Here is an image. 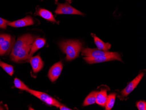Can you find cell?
Here are the masks:
<instances>
[{"mask_svg":"<svg viewBox=\"0 0 146 110\" xmlns=\"http://www.w3.org/2000/svg\"><path fill=\"white\" fill-rule=\"evenodd\" d=\"M137 106L139 110H146V102L145 101H140L137 103Z\"/></svg>","mask_w":146,"mask_h":110,"instance_id":"ffe728a7","label":"cell"},{"mask_svg":"<svg viewBox=\"0 0 146 110\" xmlns=\"http://www.w3.org/2000/svg\"><path fill=\"white\" fill-rule=\"evenodd\" d=\"M116 94L115 93H111L107 96V100L106 101V110H110L114 105L115 102Z\"/></svg>","mask_w":146,"mask_h":110,"instance_id":"e0dca14e","label":"cell"},{"mask_svg":"<svg viewBox=\"0 0 146 110\" xmlns=\"http://www.w3.org/2000/svg\"><path fill=\"white\" fill-rule=\"evenodd\" d=\"M35 40V37L31 34L23 35L18 38L12 48L10 57L15 62L28 59L32 44Z\"/></svg>","mask_w":146,"mask_h":110,"instance_id":"6da1fadb","label":"cell"},{"mask_svg":"<svg viewBox=\"0 0 146 110\" xmlns=\"http://www.w3.org/2000/svg\"><path fill=\"white\" fill-rule=\"evenodd\" d=\"M97 93L98 92L97 91H93L91 93L85 98L83 106H86L96 103Z\"/></svg>","mask_w":146,"mask_h":110,"instance_id":"2e32d148","label":"cell"},{"mask_svg":"<svg viewBox=\"0 0 146 110\" xmlns=\"http://www.w3.org/2000/svg\"><path fill=\"white\" fill-rule=\"evenodd\" d=\"M83 59L86 62L90 64L101 63V62L111 61L115 60L122 61L120 55L115 52H113L111 55H107L104 56L95 57H84Z\"/></svg>","mask_w":146,"mask_h":110,"instance_id":"3957f363","label":"cell"},{"mask_svg":"<svg viewBox=\"0 0 146 110\" xmlns=\"http://www.w3.org/2000/svg\"><path fill=\"white\" fill-rule=\"evenodd\" d=\"M0 67H1L7 73L12 76L14 73V68L12 65L6 64L0 61Z\"/></svg>","mask_w":146,"mask_h":110,"instance_id":"ac0fdd59","label":"cell"},{"mask_svg":"<svg viewBox=\"0 0 146 110\" xmlns=\"http://www.w3.org/2000/svg\"><path fill=\"white\" fill-rule=\"evenodd\" d=\"M9 36V35L6 34H0V45L3 42L5 41L8 37Z\"/></svg>","mask_w":146,"mask_h":110,"instance_id":"7402d4cb","label":"cell"},{"mask_svg":"<svg viewBox=\"0 0 146 110\" xmlns=\"http://www.w3.org/2000/svg\"><path fill=\"white\" fill-rule=\"evenodd\" d=\"M46 43V40L43 38H39L36 39L32 44L31 51L28 56V59H30L33 55L37 51L42 48Z\"/></svg>","mask_w":146,"mask_h":110,"instance_id":"7c38bea8","label":"cell"},{"mask_svg":"<svg viewBox=\"0 0 146 110\" xmlns=\"http://www.w3.org/2000/svg\"><path fill=\"white\" fill-rule=\"evenodd\" d=\"M29 61L34 73H38L43 68V62L39 55L31 57Z\"/></svg>","mask_w":146,"mask_h":110,"instance_id":"8fae6325","label":"cell"},{"mask_svg":"<svg viewBox=\"0 0 146 110\" xmlns=\"http://www.w3.org/2000/svg\"><path fill=\"white\" fill-rule=\"evenodd\" d=\"M67 1H70V0H67Z\"/></svg>","mask_w":146,"mask_h":110,"instance_id":"cb8c5ba5","label":"cell"},{"mask_svg":"<svg viewBox=\"0 0 146 110\" xmlns=\"http://www.w3.org/2000/svg\"><path fill=\"white\" fill-rule=\"evenodd\" d=\"M63 69V65L61 61L55 63L49 70L48 77L52 82H54L60 75Z\"/></svg>","mask_w":146,"mask_h":110,"instance_id":"ba28073f","label":"cell"},{"mask_svg":"<svg viewBox=\"0 0 146 110\" xmlns=\"http://www.w3.org/2000/svg\"><path fill=\"white\" fill-rule=\"evenodd\" d=\"M14 83L15 87L21 90H26L27 91L29 90V88L27 86H26V85H25L22 81L17 78L15 79Z\"/></svg>","mask_w":146,"mask_h":110,"instance_id":"d6986e66","label":"cell"},{"mask_svg":"<svg viewBox=\"0 0 146 110\" xmlns=\"http://www.w3.org/2000/svg\"><path fill=\"white\" fill-rule=\"evenodd\" d=\"M27 92L32 95H34L49 105L54 106L57 107H59L60 106V103L58 101L46 93L41 92L37 91L36 90H32L30 89Z\"/></svg>","mask_w":146,"mask_h":110,"instance_id":"277c9868","label":"cell"},{"mask_svg":"<svg viewBox=\"0 0 146 110\" xmlns=\"http://www.w3.org/2000/svg\"><path fill=\"white\" fill-rule=\"evenodd\" d=\"M143 75L144 74L141 73L139 74L133 80L130 82L127 86L121 91V95L122 97H127L129 93H131L137 87L139 83H140Z\"/></svg>","mask_w":146,"mask_h":110,"instance_id":"52a82bcc","label":"cell"},{"mask_svg":"<svg viewBox=\"0 0 146 110\" xmlns=\"http://www.w3.org/2000/svg\"><path fill=\"white\" fill-rule=\"evenodd\" d=\"M60 110H71L72 109H70V108H68L67 107L65 106L64 105H60Z\"/></svg>","mask_w":146,"mask_h":110,"instance_id":"603a6c76","label":"cell"},{"mask_svg":"<svg viewBox=\"0 0 146 110\" xmlns=\"http://www.w3.org/2000/svg\"><path fill=\"white\" fill-rule=\"evenodd\" d=\"M33 24L34 22L33 21V19L32 17L29 16L17 21L12 22H9L8 23V25L9 26L15 28L23 27Z\"/></svg>","mask_w":146,"mask_h":110,"instance_id":"9c48e42d","label":"cell"},{"mask_svg":"<svg viewBox=\"0 0 146 110\" xmlns=\"http://www.w3.org/2000/svg\"><path fill=\"white\" fill-rule=\"evenodd\" d=\"M113 52L103 51L97 49H90V48H83L82 50V55L88 57H98L104 56L107 55H111Z\"/></svg>","mask_w":146,"mask_h":110,"instance_id":"8992f818","label":"cell"},{"mask_svg":"<svg viewBox=\"0 0 146 110\" xmlns=\"http://www.w3.org/2000/svg\"><path fill=\"white\" fill-rule=\"evenodd\" d=\"M107 98V90L105 89H101L100 91L98 92L97 94L96 103L98 105L104 107Z\"/></svg>","mask_w":146,"mask_h":110,"instance_id":"5bb4252c","label":"cell"},{"mask_svg":"<svg viewBox=\"0 0 146 110\" xmlns=\"http://www.w3.org/2000/svg\"><path fill=\"white\" fill-rule=\"evenodd\" d=\"M9 21L0 17V28L3 29H6Z\"/></svg>","mask_w":146,"mask_h":110,"instance_id":"44dd1931","label":"cell"},{"mask_svg":"<svg viewBox=\"0 0 146 110\" xmlns=\"http://www.w3.org/2000/svg\"><path fill=\"white\" fill-rule=\"evenodd\" d=\"M55 13L56 14L78 15H83L82 12L79 11L70 6L68 3L60 4L57 3V7Z\"/></svg>","mask_w":146,"mask_h":110,"instance_id":"5b68a950","label":"cell"},{"mask_svg":"<svg viewBox=\"0 0 146 110\" xmlns=\"http://www.w3.org/2000/svg\"><path fill=\"white\" fill-rule=\"evenodd\" d=\"M59 46L62 51L66 54V59L70 61L78 57L82 44L78 40H68L60 42Z\"/></svg>","mask_w":146,"mask_h":110,"instance_id":"7a4b0ae2","label":"cell"},{"mask_svg":"<svg viewBox=\"0 0 146 110\" xmlns=\"http://www.w3.org/2000/svg\"><path fill=\"white\" fill-rule=\"evenodd\" d=\"M95 44L96 45L98 49L103 51H108L110 48L111 44L109 43H104L96 35L93 36Z\"/></svg>","mask_w":146,"mask_h":110,"instance_id":"9a60e30c","label":"cell"},{"mask_svg":"<svg viewBox=\"0 0 146 110\" xmlns=\"http://www.w3.org/2000/svg\"><path fill=\"white\" fill-rule=\"evenodd\" d=\"M15 38L11 37L9 35L5 41L0 45V55L9 53L11 50H12Z\"/></svg>","mask_w":146,"mask_h":110,"instance_id":"30bf717a","label":"cell"},{"mask_svg":"<svg viewBox=\"0 0 146 110\" xmlns=\"http://www.w3.org/2000/svg\"><path fill=\"white\" fill-rule=\"evenodd\" d=\"M37 15L50 22L54 23L57 22L51 12L45 9H39L37 11Z\"/></svg>","mask_w":146,"mask_h":110,"instance_id":"4fadbf2b","label":"cell"}]
</instances>
